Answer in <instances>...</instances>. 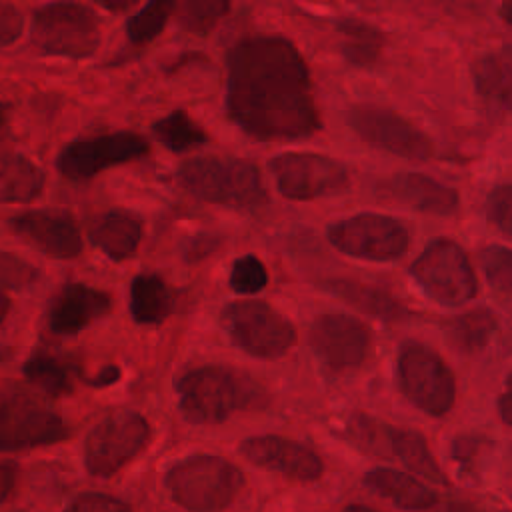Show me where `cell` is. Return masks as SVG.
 Returning a JSON list of instances; mask_svg holds the SVG:
<instances>
[{"label": "cell", "instance_id": "cell-20", "mask_svg": "<svg viewBox=\"0 0 512 512\" xmlns=\"http://www.w3.org/2000/svg\"><path fill=\"white\" fill-rule=\"evenodd\" d=\"M364 482L372 492L406 510H428L438 502L430 486L404 470L378 466L366 472Z\"/></svg>", "mask_w": 512, "mask_h": 512}, {"label": "cell", "instance_id": "cell-10", "mask_svg": "<svg viewBox=\"0 0 512 512\" xmlns=\"http://www.w3.org/2000/svg\"><path fill=\"white\" fill-rule=\"evenodd\" d=\"M152 428L138 412H112L86 436L84 466L92 476L110 478L148 446Z\"/></svg>", "mask_w": 512, "mask_h": 512}, {"label": "cell", "instance_id": "cell-36", "mask_svg": "<svg viewBox=\"0 0 512 512\" xmlns=\"http://www.w3.org/2000/svg\"><path fill=\"white\" fill-rule=\"evenodd\" d=\"M486 216L498 230L512 234V184L496 186L488 194Z\"/></svg>", "mask_w": 512, "mask_h": 512}, {"label": "cell", "instance_id": "cell-25", "mask_svg": "<svg viewBox=\"0 0 512 512\" xmlns=\"http://www.w3.org/2000/svg\"><path fill=\"white\" fill-rule=\"evenodd\" d=\"M388 446L396 460H400L414 476H422L436 484H446V478L432 458L428 444L422 434L412 430H394L388 428Z\"/></svg>", "mask_w": 512, "mask_h": 512}, {"label": "cell", "instance_id": "cell-12", "mask_svg": "<svg viewBox=\"0 0 512 512\" xmlns=\"http://www.w3.org/2000/svg\"><path fill=\"white\" fill-rule=\"evenodd\" d=\"M268 170L282 196L312 200L348 186V168L330 156L316 152H282L268 162Z\"/></svg>", "mask_w": 512, "mask_h": 512}, {"label": "cell", "instance_id": "cell-43", "mask_svg": "<svg viewBox=\"0 0 512 512\" xmlns=\"http://www.w3.org/2000/svg\"><path fill=\"white\" fill-rule=\"evenodd\" d=\"M8 310H10V300H8L6 290L0 286V324L4 322V318H6Z\"/></svg>", "mask_w": 512, "mask_h": 512}, {"label": "cell", "instance_id": "cell-44", "mask_svg": "<svg viewBox=\"0 0 512 512\" xmlns=\"http://www.w3.org/2000/svg\"><path fill=\"white\" fill-rule=\"evenodd\" d=\"M8 110H10V106L6 102H0V138L4 136L6 126H8Z\"/></svg>", "mask_w": 512, "mask_h": 512}, {"label": "cell", "instance_id": "cell-2", "mask_svg": "<svg viewBox=\"0 0 512 512\" xmlns=\"http://www.w3.org/2000/svg\"><path fill=\"white\" fill-rule=\"evenodd\" d=\"M178 408L192 424H220L234 412L260 406L264 392L244 372L228 366H198L176 378Z\"/></svg>", "mask_w": 512, "mask_h": 512}, {"label": "cell", "instance_id": "cell-39", "mask_svg": "<svg viewBox=\"0 0 512 512\" xmlns=\"http://www.w3.org/2000/svg\"><path fill=\"white\" fill-rule=\"evenodd\" d=\"M18 478V466L12 460H0V506L12 496Z\"/></svg>", "mask_w": 512, "mask_h": 512}, {"label": "cell", "instance_id": "cell-46", "mask_svg": "<svg viewBox=\"0 0 512 512\" xmlns=\"http://www.w3.org/2000/svg\"><path fill=\"white\" fill-rule=\"evenodd\" d=\"M500 12H502V18H504L508 24H512V0H510V2H504L502 8H500Z\"/></svg>", "mask_w": 512, "mask_h": 512}, {"label": "cell", "instance_id": "cell-40", "mask_svg": "<svg viewBox=\"0 0 512 512\" xmlns=\"http://www.w3.org/2000/svg\"><path fill=\"white\" fill-rule=\"evenodd\" d=\"M498 410H500L502 420H504L508 426H512V372L508 374L504 392H502L500 398H498Z\"/></svg>", "mask_w": 512, "mask_h": 512}, {"label": "cell", "instance_id": "cell-24", "mask_svg": "<svg viewBox=\"0 0 512 512\" xmlns=\"http://www.w3.org/2000/svg\"><path fill=\"white\" fill-rule=\"evenodd\" d=\"M172 300L166 282L158 274H138L130 284V314L138 324H162Z\"/></svg>", "mask_w": 512, "mask_h": 512}, {"label": "cell", "instance_id": "cell-21", "mask_svg": "<svg viewBox=\"0 0 512 512\" xmlns=\"http://www.w3.org/2000/svg\"><path fill=\"white\" fill-rule=\"evenodd\" d=\"M388 194L396 200L410 204L416 210L434 214H448L458 206L456 190L440 184L438 180L424 174H396L388 182Z\"/></svg>", "mask_w": 512, "mask_h": 512}, {"label": "cell", "instance_id": "cell-3", "mask_svg": "<svg viewBox=\"0 0 512 512\" xmlns=\"http://www.w3.org/2000/svg\"><path fill=\"white\" fill-rule=\"evenodd\" d=\"M180 184L208 204L254 208L268 202L258 166L246 158H192L178 168Z\"/></svg>", "mask_w": 512, "mask_h": 512}, {"label": "cell", "instance_id": "cell-32", "mask_svg": "<svg viewBox=\"0 0 512 512\" xmlns=\"http://www.w3.org/2000/svg\"><path fill=\"white\" fill-rule=\"evenodd\" d=\"M174 10L184 28L196 34H206L230 10V4L224 0H188L176 4Z\"/></svg>", "mask_w": 512, "mask_h": 512}, {"label": "cell", "instance_id": "cell-34", "mask_svg": "<svg viewBox=\"0 0 512 512\" xmlns=\"http://www.w3.org/2000/svg\"><path fill=\"white\" fill-rule=\"evenodd\" d=\"M480 266L486 280L504 292H512V248L492 244L480 252Z\"/></svg>", "mask_w": 512, "mask_h": 512}, {"label": "cell", "instance_id": "cell-42", "mask_svg": "<svg viewBox=\"0 0 512 512\" xmlns=\"http://www.w3.org/2000/svg\"><path fill=\"white\" fill-rule=\"evenodd\" d=\"M216 248V238H212V236H200V238H194V240H190V250H188V254L190 256H202V254H208V252H212Z\"/></svg>", "mask_w": 512, "mask_h": 512}, {"label": "cell", "instance_id": "cell-11", "mask_svg": "<svg viewBox=\"0 0 512 512\" xmlns=\"http://www.w3.org/2000/svg\"><path fill=\"white\" fill-rule=\"evenodd\" d=\"M328 240L348 256L372 262H392L406 254L410 234L406 226L392 216L362 212L334 222L328 228Z\"/></svg>", "mask_w": 512, "mask_h": 512}, {"label": "cell", "instance_id": "cell-29", "mask_svg": "<svg viewBox=\"0 0 512 512\" xmlns=\"http://www.w3.org/2000/svg\"><path fill=\"white\" fill-rule=\"evenodd\" d=\"M326 288L344 300L352 302L360 310L380 316V318H394L400 314L402 306L388 294L374 286L350 282V280H330L326 282Z\"/></svg>", "mask_w": 512, "mask_h": 512}, {"label": "cell", "instance_id": "cell-1", "mask_svg": "<svg viewBox=\"0 0 512 512\" xmlns=\"http://www.w3.org/2000/svg\"><path fill=\"white\" fill-rule=\"evenodd\" d=\"M230 118L258 140H296L320 128L310 70L282 36H248L226 58Z\"/></svg>", "mask_w": 512, "mask_h": 512}, {"label": "cell", "instance_id": "cell-19", "mask_svg": "<svg viewBox=\"0 0 512 512\" xmlns=\"http://www.w3.org/2000/svg\"><path fill=\"white\" fill-rule=\"evenodd\" d=\"M88 238L108 258L126 260L142 240V220L124 208H112L94 218Z\"/></svg>", "mask_w": 512, "mask_h": 512}, {"label": "cell", "instance_id": "cell-15", "mask_svg": "<svg viewBox=\"0 0 512 512\" xmlns=\"http://www.w3.org/2000/svg\"><path fill=\"white\" fill-rule=\"evenodd\" d=\"M310 344L328 368L350 370L364 362L370 332L354 316L322 314L310 328Z\"/></svg>", "mask_w": 512, "mask_h": 512}, {"label": "cell", "instance_id": "cell-28", "mask_svg": "<svg viewBox=\"0 0 512 512\" xmlns=\"http://www.w3.org/2000/svg\"><path fill=\"white\" fill-rule=\"evenodd\" d=\"M152 132L156 140L172 152H186L206 142L204 128L198 126L184 110H174L164 118L156 120Z\"/></svg>", "mask_w": 512, "mask_h": 512}, {"label": "cell", "instance_id": "cell-7", "mask_svg": "<svg viewBox=\"0 0 512 512\" xmlns=\"http://www.w3.org/2000/svg\"><path fill=\"white\" fill-rule=\"evenodd\" d=\"M396 384L410 404L430 416H444L454 406V374L442 356L422 342L400 346L396 356Z\"/></svg>", "mask_w": 512, "mask_h": 512}, {"label": "cell", "instance_id": "cell-8", "mask_svg": "<svg viewBox=\"0 0 512 512\" xmlns=\"http://www.w3.org/2000/svg\"><path fill=\"white\" fill-rule=\"evenodd\" d=\"M410 276L422 292L444 304L460 306L478 294L476 272L466 252L450 238H434L410 264Z\"/></svg>", "mask_w": 512, "mask_h": 512}, {"label": "cell", "instance_id": "cell-13", "mask_svg": "<svg viewBox=\"0 0 512 512\" xmlns=\"http://www.w3.org/2000/svg\"><path fill=\"white\" fill-rule=\"evenodd\" d=\"M148 150V140L138 132H108L64 146L56 158V168L68 180H90L106 168L146 156Z\"/></svg>", "mask_w": 512, "mask_h": 512}, {"label": "cell", "instance_id": "cell-16", "mask_svg": "<svg viewBox=\"0 0 512 512\" xmlns=\"http://www.w3.org/2000/svg\"><path fill=\"white\" fill-rule=\"evenodd\" d=\"M240 454L258 468L280 472L298 482L318 480L324 472L322 458L310 446L278 434H260L242 440Z\"/></svg>", "mask_w": 512, "mask_h": 512}, {"label": "cell", "instance_id": "cell-31", "mask_svg": "<svg viewBox=\"0 0 512 512\" xmlns=\"http://www.w3.org/2000/svg\"><path fill=\"white\" fill-rule=\"evenodd\" d=\"M174 8L176 4L170 0H154L142 6L134 16L126 20L128 40L136 46H144L152 42L164 30Z\"/></svg>", "mask_w": 512, "mask_h": 512}, {"label": "cell", "instance_id": "cell-26", "mask_svg": "<svg viewBox=\"0 0 512 512\" xmlns=\"http://www.w3.org/2000/svg\"><path fill=\"white\" fill-rule=\"evenodd\" d=\"M24 376L40 388L50 398H60L64 394H70L72 384V366L60 356L48 354V352H34L22 366Z\"/></svg>", "mask_w": 512, "mask_h": 512}, {"label": "cell", "instance_id": "cell-37", "mask_svg": "<svg viewBox=\"0 0 512 512\" xmlns=\"http://www.w3.org/2000/svg\"><path fill=\"white\" fill-rule=\"evenodd\" d=\"M64 512H132V508L116 496L102 492H84L72 498Z\"/></svg>", "mask_w": 512, "mask_h": 512}, {"label": "cell", "instance_id": "cell-30", "mask_svg": "<svg viewBox=\"0 0 512 512\" xmlns=\"http://www.w3.org/2000/svg\"><path fill=\"white\" fill-rule=\"evenodd\" d=\"M496 330V318L486 308H476L462 316H456L448 324V336L458 348L476 350L482 348Z\"/></svg>", "mask_w": 512, "mask_h": 512}, {"label": "cell", "instance_id": "cell-4", "mask_svg": "<svg viewBox=\"0 0 512 512\" xmlns=\"http://www.w3.org/2000/svg\"><path fill=\"white\" fill-rule=\"evenodd\" d=\"M244 486L242 470L216 454H192L166 472L170 498L188 512H222Z\"/></svg>", "mask_w": 512, "mask_h": 512}, {"label": "cell", "instance_id": "cell-22", "mask_svg": "<svg viewBox=\"0 0 512 512\" xmlns=\"http://www.w3.org/2000/svg\"><path fill=\"white\" fill-rule=\"evenodd\" d=\"M46 184L44 172L26 156L0 154V204H30Z\"/></svg>", "mask_w": 512, "mask_h": 512}, {"label": "cell", "instance_id": "cell-5", "mask_svg": "<svg viewBox=\"0 0 512 512\" xmlns=\"http://www.w3.org/2000/svg\"><path fill=\"white\" fill-rule=\"evenodd\" d=\"M32 44L50 56L88 58L102 40L98 14L76 2H52L32 12Z\"/></svg>", "mask_w": 512, "mask_h": 512}, {"label": "cell", "instance_id": "cell-23", "mask_svg": "<svg viewBox=\"0 0 512 512\" xmlns=\"http://www.w3.org/2000/svg\"><path fill=\"white\" fill-rule=\"evenodd\" d=\"M476 90L504 108H512V48L484 54L474 64Z\"/></svg>", "mask_w": 512, "mask_h": 512}, {"label": "cell", "instance_id": "cell-18", "mask_svg": "<svg viewBox=\"0 0 512 512\" xmlns=\"http://www.w3.org/2000/svg\"><path fill=\"white\" fill-rule=\"evenodd\" d=\"M110 306L112 300L104 290L82 282H70L56 294L50 306V330L64 336H74L108 314Z\"/></svg>", "mask_w": 512, "mask_h": 512}, {"label": "cell", "instance_id": "cell-9", "mask_svg": "<svg viewBox=\"0 0 512 512\" xmlns=\"http://www.w3.org/2000/svg\"><path fill=\"white\" fill-rule=\"evenodd\" d=\"M62 416L32 394L8 386L0 390V452H18L66 440Z\"/></svg>", "mask_w": 512, "mask_h": 512}, {"label": "cell", "instance_id": "cell-45", "mask_svg": "<svg viewBox=\"0 0 512 512\" xmlns=\"http://www.w3.org/2000/svg\"><path fill=\"white\" fill-rule=\"evenodd\" d=\"M344 512H380V510H376L372 506H366V504H350V506L344 508Z\"/></svg>", "mask_w": 512, "mask_h": 512}, {"label": "cell", "instance_id": "cell-27", "mask_svg": "<svg viewBox=\"0 0 512 512\" xmlns=\"http://www.w3.org/2000/svg\"><path fill=\"white\" fill-rule=\"evenodd\" d=\"M342 34V54L350 64L368 66L374 64L384 46V34L368 22L356 18H344L338 22Z\"/></svg>", "mask_w": 512, "mask_h": 512}, {"label": "cell", "instance_id": "cell-41", "mask_svg": "<svg viewBox=\"0 0 512 512\" xmlns=\"http://www.w3.org/2000/svg\"><path fill=\"white\" fill-rule=\"evenodd\" d=\"M120 378V370L116 366H106L102 368L94 378H86L90 386H108Z\"/></svg>", "mask_w": 512, "mask_h": 512}, {"label": "cell", "instance_id": "cell-33", "mask_svg": "<svg viewBox=\"0 0 512 512\" xmlns=\"http://www.w3.org/2000/svg\"><path fill=\"white\" fill-rule=\"evenodd\" d=\"M228 282L230 288L238 294H256L266 286L268 272L258 256L244 254L232 262Z\"/></svg>", "mask_w": 512, "mask_h": 512}, {"label": "cell", "instance_id": "cell-17", "mask_svg": "<svg viewBox=\"0 0 512 512\" xmlns=\"http://www.w3.org/2000/svg\"><path fill=\"white\" fill-rule=\"evenodd\" d=\"M10 228L22 240L52 258H76L82 252L78 224L64 210H30L14 216Z\"/></svg>", "mask_w": 512, "mask_h": 512}, {"label": "cell", "instance_id": "cell-35", "mask_svg": "<svg viewBox=\"0 0 512 512\" xmlns=\"http://www.w3.org/2000/svg\"><path fill=\"white\" fill-rule=\"evenodd\" d=\"M38 276V270L28 262L16 258L14 254L0 252V286L4 290H20L32 284Z\"/></svg>", "mask_w": 512, "mask_h": 512}, {"label": "cell", "instance_id": "cell-38", "mask_svg": "<svg viewBox=\"0 0 512 512\" xmlns=\"http://www.w3.org/2000/svg\"><path fill=\"white\" fill-rule=\"evenodd\" d=\"M24 28L22 12L12 4H0V48L14 44Z\"/></svg>", "mask_w": 512, "mask_h": 512}, {"label": "cell", "instance_id": "cell-14", "mask_svg": "<svg viewBox=\"0 0 512 512\" xmlns=\"http://www.w3.org/2000/svg\"><path fill=\"white\" fill-rule=\"evenodd\" d=\"M348 124L360 140L410 160H426L432 154L430 140L402 116L376 106H356L348 112Z\"/></svg>", "mask_w": 512, "mask_h": 512}, {"label": "cell", "instance_id": "cell-6", "mask_svg": "<svg viewBox=\"0 0 512 512\" xmlns=\"http://www.w3.org/2000/svg\"><path fill=\"white\" fill-rule=\"evenodd\" d=\"M220 326L234 346L260 360H276L296 342L292 322L264 300L228 302L220 310Z\"/></svg>", "mask_w": 512, "mask_h": 512}]
</instances>
